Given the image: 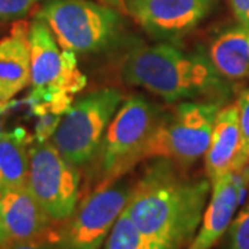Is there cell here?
I'll use <instances>...</instances> for the list:
<instances>
[{
    "mask_svg": "<svg viewBox=\"0 0 249 249\" xmlns=\"http://www.w3.org/2000/svg\"><path fill=\"white\" fill-rule=\"evenodd\" d=\"M4 106H0V137L4 133Z\"/></svg>",
    "mask_w": 249,
    "mask_h": 249,
    "instance_id": "obj_24",
    "label": "cell"
},
{
    "mask_svg": "<svg viewBox=\"0 0 249 249\" xmlns=\"http://www.w3.org/2000/svg\"><path fill=\"white\" fill-rule=\"evenodd\" d=\"M208 57L226 80L249 78V27L242 24L222 29L211 40Z\"/></svg>",
    "mask_w": 249,
    "mask_h": 249,
    "instance_id": "obj_15",
    "label": "cell"
},
{
    "mask_svg": "<svg viewBox=\"0 0 249 249\" xmlns=\"http://www.w3.org/2000/svg\"><path fill=\"white\" fill-rule=\"evenodd\" d=\"M40 0H0V21H9L27 16Z\"/></svg>",
    "mask_w": 249,
    "mask_h": 249,
    "instance_id": "obj_20",
    "label": "cell"
},
{
    "mask_svg": "<svg viewBox=\"0 0 249 249\" xmlns=\"http://www.w3.org/2000/svg\"><path fill=\"white\" fill-rule=\"evenodd\" d=\"M237 104L240 111L241 142L232 163V172H240L249 160V89H245L241 93Z\"/></svg>",
    "mask_w": 249,
    "mask_h": 249,
    "instance_id": "obj_18",
    "label": "cell"
},
{
    "mask_svg": "<svg viewBox=\"0 0 249 249\" xmlns=\"http://www.w3.org/2000/svg\"><path fill=\"white\" fill-rule=\"evenodd\" d=\"M31 55L29 103L36 115H62L72 106L73 96L86 86L76 54L64 50L52 31L36 17L28 29Z\"/></svg>",
    "mask_w": 249,
    "mask_h": 249,
    "instance_id": "obj_3",
    "label": "cell"
},
{
    "mask_svg": "<svg viewBox=\"0 0 249 249\" xmlns=\"http://www.w3.org/2000/svg\"><path fill=\"white\" fill-rule=\"evenodd\" d=\"M31 137L25 129L4 132L0 137V190L27 186Z\"/></svg>",
    "mask_w": 249,
    "mask_h": 249,
    "instance_id": "obj_16",
    "label": "cell"
},
{
    "mask_svg": "<svg viewBox=\"0 0 249 249\" xmlns=\"http://www.w3.org/2000/svg\"><path fill=\"white\" fill-rule=\"evenodd\" d=\"M61 116L54 114L39 115V122L36 124V142H47L49 139H52V136L60 124Z\"/></svg>",
    "mask_w": 249,
    "mask_h": 249,
    "instance_id": "obj_21",
    "label": "cell"
},
{
    "mask_svg": "<svg viewBox=\"0 0 249 249\" xmlns=\"http://www.w3.org/2000/svg\"><path fill=\"white\" fill-rule=\"evenodd\" d=\"M121 76L166 103L222 101L230 94L227 80L214 70L208 54L186 52L169 42L140 46L124 55Z\"/></svg>",
    "mask_w": 249,
    "mask_h": 249,
    "instance_id": "obj_2",
    "label": "cell"
},
{
    "mask_svg": "<svg viewBox=\"0 0 249 249\" xmlns=\"http://www.w3.org/2000/svg\"><path fill=\"white\" fill-rule=\"evenodd\" d=\"M0 219L9 241L45 240L53 222L28 186L0 190Z\"/></svg>",
    "mask_w": 249,
    "mask_h": 249,
    "instance_id": "obj_11",
    "label": "cell"
},
{
    "mask_svg": "<svg viewBox=\"0 0 249 249\" xmlns=\"http://www.w3.org/2000/svg\"><path fill=\"white\" fill-rule=\"evenodd\" d=\"M122 101V93L112 88L94 90L76 100L61 116L50 140L62 158L78 168L90 165Z\"/></svg>",
    "mask_w": 249,
    "mask_h": 249,
    "instance_id": "obj_6",
    "label": "cell"
},
{
    "mask_svg": "<svg viewBox=\"0 0 249 249\" xmlns=\"http://www.w3.org/2000/svg\"><path fill=\"white\" fill-rule=\"evenodd\" d=\"M132 196L124 183L94 190L67 220L60 235L61 249H101Z\"/></svg>",
    "mask_w": 249,
    "mask_h": 249,
    "instance_id": "obj_9",
    "label": "cell"
},
{
    "mask_svg": "<svg viewBox=\"0 0 249 249\" xmlns=\"http://www.w3.org/2000/svg\"><path fill=\"white\" fill-rule=\"evenodd\" d=\"M0 249H53V247L45 238L34 241H9L4 245H0Z\"/></svg>",
    "mask_w": 249,
    "mask_h": 249,
    "instance_id": "obj_22",
    "label": "cell"
},
{
    "mask_svg": "<svg viewBox=\"0 0 249 249\" xmlns=\"http://www.w3.org/2000/svg\"><path fill=\"white\" fill-rule=\"evenodd\" d=\"M230 4L237 22L249 27V0H230Z\"/></svg>",
    "mask_w": 249,
    "mask_h": 249,
    "instance_id": "obj_23",
    "label": "cell"
},
{
    "mask_svg": "<svg viewBox=\"0 0 249 249\" xmlns=\"http://www.w3.org/2000/svg\"><path fill=\"white\" fill-rule=\"evenodd\" d=\"M6 242H9V240H7V235L4 232L3 224H1V219H0V245H4Z\"/></svg>",
    "mask_w": 249,
    "mask_h": 249,
    "instance_id": "obj_25",
    "label": "cell"
},
{
    "mask_svg": "<svg viewBox=\"0 0 249 249\" xmlns=\"http://www.w3.org/2000/svg\"><path fill=\"white\" fill-rule=\"evenodd\" d=\"M29 25L18 24L0 40V106H6L31 85Z\"/></svg>",
    "mask_w": 249,
    "mask_h": 249,
    "instance_id": "obj_14",
    "label": "cell"
},
{
    "mask_svg": "<svg viewBox=\"0 0 249 249\" xmlns=\"http://www.w3.org/2000/svg\"><path fill=\"white\" fill-rule=\"evenodd\" d=\"M241 202L242 198L234 172L214 181L201 226L186 249L213 248L229 230Z\"/></svg>",
    "mask_w": 249,
    "mask_h": 249,
    "instance_id": "obj_12",
    "label": "cell"
},
{
    "mask_svg": "<svg viewBox=\"0 0 249 249\" xmlns=\"http://www.w3.org/2000/svg\"><path fill=\"white\" fill-rule=\"evenodd\" d=\"M219 101H183L162 116L148 142L144 160H169L190 166L204 158L211 142Z\"/></svg>",
    "mask_w": 249,
    "mask_h": 249,
    "instance_id": "obj_7",
    "label": "cell"
},
{
    "mask_svg": "<svg viewBox=\"0 0 249 249\" xmlns=\"http://www.w3.org/2000/svg\"><path fill=\"white\" fill-rule=\"evenodd\" d=\"M29 191L53 222H65L79 204L80 172L50 140L29 147Z\"/></svg>",
    "mask_w": 249,
    "mask_h": 249,
    "instance_id": "obj_8",
    "label": "cell"
},
{
    "mask_svg": "<svg viewBox=\"0 0 249 249\" xmlns=\"http://www.w3.org/2000/svg\"><path fill=\"white\" fill-rule=\"evenodd\" d=\"M40 18L64 50L75 54L107 52L124 32V18L115 9L93 0H49Z\"/></svg>",
    "mask_w": 249,
    "mask_h": 249,
    "instance_id": "obj_5",
    "label": "cell"
},
{
    "mask_svg": "<svg viewBox=\"0 0 249 249\" xmlns=\"http://www.w3.org/2000/svg\"><path fill=\"white\" fill-rule=\"evenodd\" d=\"M229 249H249V202L237 212L227 230Z\"/></svg>",
    "mask_w": 249,
    "mask_h": 249,
    "instance_id": "obj_19",
    "label": "cell"
},
{
    "mask_svg": "<svg viewBox=\"0 0 249 249\" xmlns=\"http://www.w3.org/2000/svg\"><path fill=\"white\" fill-rule=\"evenodd\" d=\"M162 116L160 108L142 96H132L121 104L90 163L94 190L116 183L144 160Z\"/></svg>",
    "mask_w": 249,
    "mask_h": 249,
    "instance_id": "obj_4",
    "label": "cell"
},
{
    "mask_svg": "<svg viewBox=\"0 0 249 249\" xmlns=\"http://www.w3.org/2000/svg\"><path fill=\"white\" fill-rule=\"evenodd\" d=\"M240 172H241V175L244 176V178L248 181V184H249V160L247 162V165H245V166H244V168H242Z\"/></svg>",
    "mask_w": 249,
    "mask_h": 249,
    "instance_id": "obj_26",
    "label": "cell"
},
{
    "mask_svg": "<svg viewBox=\"0 0 249 249\" xmlns=\"http://www.w3.org/2000/svg\"><path fill=\"white\" fill-rule=\"evenodd\" d=\"M104 249H158L134 226L126 211L118 217L104 244Z\"/></svg>",
    "mask_w": 249,
    "mask_h": 249,
    "instance_id": "obj_17",
    "label": "cell"
},
{
    "mask_svg": "<svg viewBox=\"0 0 249 249\" xmlns=\"http://www.w3.org/2000/svg\"><path fill=\"white\" fill-rule=\"evenodd\" d=\"M240 111L238 104L235 103L219 109L211 142L204 157L206 178L212 184L232 172V163L240 148Z\"/></svg>",
    "mask_w": 249,
    "mask_h": 249,
    "instance_id": "obj_13",
    "label": "cell"
},
{
    "mask_svg": "<svg viewBox=\"0 0 249 249\" xmlns=\"http://www.w3.org/2000/svg\"><path fill=\"white\" fill-rule=\"evenodd\" d=\"M212 193L209 178H187L160 160L132 187L124 211L158 249H183L198 231Z\"/></svg>",
    "mask_w": 249,
    "mask_h": 249,
    "instance_id": "obj_1",
    "label": "cell"
},
{
    "mask_svg": "<svg viewBox=\"0 0 249 249\" xmlns=\"http://www.w3.org/2000/svg\"><path fill=\"white\" fill-rule=\"evenodd\" d=\"M216 4L217 0H124L134 21L162 42H175L193 32Z\"/></svg>",
    "mask_w": 249,
    "mask_h": 249,
    "instance_id": "obj_10",
    "label": "cell"
}]
</instances>
